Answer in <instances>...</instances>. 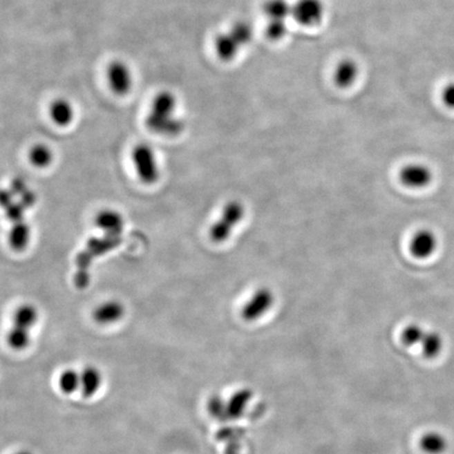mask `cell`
Wrapping results in <instances>:
<instances>
[{
    "label": "cell",
    "mask_w": 454,
    "mask_h": 454,
    "mask_svg": "<svg viewBox=\"0 0 454 454\" xmlns=\"http://www.w3.org/2000/svg\"><path fill=\"white\" fill-rule=\"evenodd\" d=\"M243 205L239 201H231L224 207L221 217L211 226L209 237L216 243H222L231 237L235 226L243 219Z\"/></svg>",
    "instance_id": "obj_1"
},
{
    "label": "cell",
    "mask_w": 454,
    "mask_h": 454,
    "mask_svg": "<svg viewBox=\"0 0 454 454\" xmlns=\"http://www.w3.org/2000/svg\"><path fill=\"white\" fill-rule=\"evenodd\" d=\"M132 159L139 178L145 185H153L159 178L154 151L149 145L139 144L132 151Z\"/></svg>",
    "instance_id": "obj_2"
},
{
    "label": "cell",
    "mask_w": 454,
    "mask_h": 454,
    "mask_svg": "<svg viewBox=\"0 0 454 454\" xmlns=\"http://www.w3.org/2000/svg\"><path fill=\"white\" fill-rule=\"evenodd\" d=\"M121 243L120 237H111L104 235L102 238H93L86 244V248L80 252L76 258L78 270L88 272V267L93 260L99 256L104 255Z\"/></svg>",
    "instance_id": "obj_3"
},
{
    "label": "cell",
    "mask_w": 454,
    "mask_h": 454,
    "mask_svg": "<svg viewBox=\"0 0 454 454\" xmlns=\"http://www.w3.org/2000/svg\"><path fill=\"white\" fill-rule=\"evenodd\" d=\"M274 303V292L267 287L256 290L241 310V316L247 322L257 321L269 312Z\"/></svg>",
    "instance_id": "obj_4"
},
{
    "label": "cell",
    "mask_w": 454,
    "mask_h": 454,
    "mask_svg": "<svg viewBox=\"0 0 454 454\" xmlns=\"http://www.w3.org/2000/svg\"><path fill=\"white\" fill-rule=\"evenodd\" d=\"M324 16V6L321 0H299L292 6V17L304 27H314Z\"/></svg>",
    "instance_id": "obj_5"
},
{
    "label": "cell",
    "mask_w": 454,
    "mask_h": 454,
    "mask_svg": "<svg viewBox=\"0 0 454 454\" xmlns=\"http://www.w3.org/2000/svg\"><path fill=\"white\" fill-rule=\"evenodd\" d=\"M399 181L409 189H424L433 181V171L429 167L419 163H411L399 171Z\"/></svg>",
    "instance_id": "obj_6"
},
{
    "label": "cell",
    "mask_w": 454,
    "mask_h": 454,
    "mask_svg": "<svg viewBox=\"0 0 454 454\" xmlns=\"http://www.w3.org/2000/svg\"><path fill=\"white\" fill-rule=\"evenodd\" d=\"M108 86L115 94L126 95L133 86V76L130 68L124 62H115L110 64L106 72Z\"/></svg>",
    "instance_id": "obj_7"
},
{
    "label": "cell",
    "mask_w": 454,
    "mask_h": 454,
    "mask_svg": "<svg viewBox=\"0 0 454 454\" xmlns=\"http://www.w3.org/2000/svg\"><path fill=\"white\" fill-rule=\"evenodd\" d=\"M437 248V238L433 231L428 229H422L415 233L409 244L411 255L421 260L431 258Z\"/></svg>",
    "instance_id": "obj_8"
},
{
    "label": "cell",
    "mask_w": 454,
    "mask_h": 454,
    "mask_svg": "<svg viewBox=\"0 0 454 454\" xmlns=\"http://www.w3.org/2000/svg\"><path fill=\"white\" fill-rule=\"evenodd\" d=\"M145 123L149 130L157 134L167 135V136L179 135L185 129L183 121L181 119L176 118L173 115V116H160V115L149 112Z\"/></svg>",
    "instance_id": "obj_9"
},
{
    "label": "cell",
    "mask_w": 454,
    "mask_h": 454,
    "mask_svg": "<svg viewBox=\"0 0 454 454\" xmlns=\"http://www.w3.org/2000/svg\"><path fill=\"white\" fill-rule=\"evenodd\" d=\"M97 227L104 231V235L120 237L124 227V220L118 211L112 209L101 211L95 219Z\"/></svg>",
    "instance_id": "obj_10"
},
{
    "label": "cell",
    "mask_w": 454,
    "mask_h": 454,
    "mask_svg": "<svg viewBox=\"0 0 454 454\" xmlns=\"http://www.w3.org/2000/svg\"><path fill=\"white\" fill-rule=\"evenodd\" d=\"M124 316V308L118 301H108L99 305L93 312L95 322L101 325L118 322Z\"/></svg>",
    "instance_id": "obj_11"
},
{
    "label": "cell",
    "mask_w": 454,
    "mask_h": 454,
    "mask_svg": "<svg viewBox=\"0 0 454 454\" xmlns=\"http://www.w3.org/2000/svg\"><path fill=\"white\" fill-rule=\"evenodd\" d=\"M102 384V375L94 366H88L80 372V390L86 397H92L98 392Z\"/></svg>",
    "instance_id": "obj_12"
},
{
    "label": "cell",
    "mask_w": 454,
    "mask_h": 454,
    "mask_svg": "<svg viewBox=\"0 0 454 454\" xmlns=\"http://www.w3.org/2000/svg\"><path fill=\"white\" fill-rule=\"evenodd\" d=\"M74 108L66 99H57L50 106V116L54 123L62 128L68 126L74 120Z\"/></svg>",
    "instance_id": "obj_13"
},
{
    "label": "cell",
    "mask_w": 454,
    "mask_h": 454,
    "mask_svg": "<svg viewBox=\"0 0 454 454\" xmlns=\"http://www.w3.org/2000/svg\"><path fill=\"white\" fill-rule=\"evenodd\" d=\"M240 46L231 33L220 34L215 40V50L220 59L229 62L239 53Z\"/></svg>",
    "instance_id": "obj_14"
},
{
    "label": "cell",
    "mask_w": 454,
    "mask_h": 454,
    "mask_svg": "<svg viewBox=\"0 0 454 454\" xmlns=\"http://www.w3.org/2000/svg\"><path fill=\"white\" fill-rule=\"evenodd\" d=\"M359 68L352 60H344L339 64L334 70V82L341 88H348L356 82Z\"/></svg>",
    "instance_id": "obj_15"
},
{
    "label": "cell",
    "mask_w": 454,
    "mask_h": 454,
    "mask_svg": "<svg viewBox=\"0 0 454 454\" xmlns=\"http://www.w3.org/2000/svg\"><path fill=\"white\" fill-rule=\"evenodd\" d=\"M31 239V229L27 222L20 221L13 224L9 234L10 245L13 249L21 252L27 247Z\"/></svg>",
    "instance_id": "obj_16"
},
{
    "label": "cell",
    "mask_w": 454,
    "mask_h": 454,
    "mask_svg": "<svg viewBox=\"0 0 454 454\" xmlns=\"http://www.w3.org/2000/svg\"><path fill=\"white\" fill-rule=\"evenodd\" d=\"M177 106L175 95L171 92H160L156 95L151 104V113L160 116H173Z\"/></svg>",
    "instance_id": "obj_17"
},
{
    "label": "cell",
    "mask_w": 454,
    "mask_h": 454,
    "mask_svg": "<svg viewBox=\"0 0 454 454\" xmlns=\"http://www.w3.org/2000/svg\"><path fill=\"white\" fill-rule=\"evenodd\" d=\"M419 446L426 453L442 454L447 449L448 442L442 433L431 431V433H425L421 437Z\"/></svg>",
    "instance_id": "obj_18"
},
{
    "label": "cell",
    "mask_w": 454,
    "mask_h": 454,
    "mask_svg": "<svg viewBox=\"0 0 454 454\" xmlns=\"http://www.w3.org/2000/svg\"><path fill=\"white\" fill-rule=\"evenodd\" d=\"M38 320V312L35 306L26 304L20 306L13 316V326L22 330H31Z\"/></svg>",
    "instance_id": "obj_19"
},
{
    "label": "cell",
    "mask_w": 454,
    "mask_h": 454,
    "mask_svg": "<svg viewBox=\"0 0 454 454\" xmlns=\"http://www.w3.org/2000/svg\"><path fill=\"white\" fill-rule=\"evenodd\" d=\"M250 399L247 390H240L226 401V417L227 419H239L245 410L246 405Z\"/></svg>",
    "instance_id": "obj_20"
},
{
    "label": "cell",
    "mask_w": 454,
    "mask_h": 454,
    "mask_svg": "<svg viewBox=\"0 0 454 454\" xmlns=\"http://www.w3.org/2000/svg\"><path fill=\"white\" fill-rule=\"evenodd\" d=\"M264 12L269 20H286L292 16V6L287 0H267Z\"/></svg>",
    "instance_id": "obj_21"
},
{
    "label": "cell",
    "mask_w": 454,
    "mask_h": 454,
    "mask_svg": "<svg viewBox=\"0 0 454 454\" xmlns=\"http://www.w3.org/2000/svg\"><path fill=\"white\" fill-rule=\"evenodd\" d=\"M422 352L427 359H435L443 350L444 341L441 334L435 332H426L421 345Z\"/></svg>",
    "instance_id": "obj_22"
},
{
    "label": "cell",
    "mask_w": 454,
    "mask_h": 454,
    "mask_svg": "<svg viewBox=\"0 0 454 454\" xmlns=\"http://www.w3.org/2000/svg\"><path fill=\"white\" fill-rule=\"evenodd\" d=\"M29 158L34 167L44 169L52 163L53 153L46 144H36L30 151Z\"/></svg>",
    "instance_id": "obj_23"
},
{
    "label": "cell",
    "mask_w": 454,
    "mask_h": 454,
    "mask_svg": "<svg viewBox=\"0 0 454 454\" xmlns=\"http://www.w3.org/2000/svg\"><path fill=\"white\" fill-rule=\"evenodd\" d=\"M59 388L66 395H72L80 389V373L75 369H66L60 375Z\"/></svg>",
    "instance_id": "obj_24"
},
{
    "label": "cell",
    "mask_w": 454,
    "mask_h": 454,
    "mask_svg": "<svg viewBox=\"0 0 454 454\" xmlns=\"http://www.w3.org/2000/svg\"><path fill=\"white\" fill-rule=\"evenodd\" d=\"M30 342H31L30 330L13 326L8 334V344L15 350H23L29 346Z\"/></svg>",
    "instance_id": "obj_25"
},
{
    "label": "cell",
    "mask_w": 454,
    "mask_h": 454,
    "mask_svg": "<svg viewBox=\"0 0 454 454\" xmlns=\"http://www.w3.org/2000/svg\"><path fill=\"white\" fill-rule=\"evenodd\" d=\"M426 330L417 324H410L404 328L401 334V342L406 346L421 345L425 336Z\"/></svg>",
    "instance_id": "obj_26"
},
{
    "label": "cell",
    "mask_w": 454,
    "mask_h": 454,
    "mask_svg": "<svg viewBox=\"0 0 454 454\" xmlns=\"http://www.w3.org/2000/svg\"><path fill=\"white\" fill-rule=\"evenodd\" d=\"M229 33L234 36V38L241 46L249 44L254 37V29H252V24L246 21L236 22Z\"/></svg>",
    "instance_id": "obj_27"
},
{
    "label": "cell",
    "mask_w": 454,
    "mask_h": 454,
    "mask_svg": "<svg viewBox=\"0 0 454 454\" xmlns=\"http://www.w3.org/2000/svg\"><path fill=\"white\" fill-rule=\"evenodd\" d=\"M207 411L215 419H224L226 417V401L219 395H213L207 401Z\"/></svg>",
    "instance_id": "obj_28"
},
{
    "label": "cell",
    "mask_w": 454,
    "mask_h": 454,
    "mask_svg": "<svg viewBox=\"0 0 454 454\" xmlns=\"http://www.w3.org/2000/svg\"><path fill=\"white\" fill-rule=\"evenodd\" d=\"M287 31L286 20H269L267 28H266V34L269 36V38L274 40L283 38L287 34Z\"/></svg>",
    "instance_id": "obj_29"
},
{
    "label": "cell",
    "mask_w": 454,
    "mask_h": 454,
    "mask_svg": "<svg viewBox=\"0 0 454 454\" xmlns=\"http://www.w3.org/2000/svg\"><path fill=\"white\" fill-rule=\"evenodd\" d=\"M27 209L26 205L19 202H12L11 205L6 209V216L11 223L23 221L24 211Z\"/></svg>",
    "instance_id": "obj_30"
},
{
    "label": "cell",
    "mask_w": 454,
    "mask_h": 454,
    "mask_svg": "<svg viewBox=\"0 0 454 454\" xmlns=\"http://www.w3.org/2000/svg\"><path fill=\"white\" fill-rule=\"evenodd\" d=\"M90 272H88L77 270V272H76V274H75V286H76L77 288H79V290H84V288L88 287V284H90Z\"/></svg>",
    "instance_id": "obj_31"
},
{
    "label": "cell",
    "mask_w": 454,
    "mask_h": 454,
    "mask_svg": "<svg viewBox=\"0 0 454 454\" xmlns=\"http://www.w3.org/2000/svg\"><path fill=\"white\" fill-rule=\"evenodd\" d=\"M443 101L448 108H454V84H450L444 90Z\"/></svg>",
    "instance_id": "obj_32"
},
{
    "label": "cell",
    "mask_w": 454,
    "mask_h": 454,
    "mask_svg": "<svg viewBox=\"0 0 454 454\" xmlns=\"http://www.w3.org/2000/svg\"><path fill=\"white\" fill-rule=\"evenodd\" d=\"M12 193H17V195L21 196L24 191H28L27 187L24 185L23 181L21 179H15L12 183Z\"/></svg>",
    "instance_id": "obj_33"
},
{
    "label": "cell",
    "mask_w": 454,
    "mask_h": 454,
    "mask_svg": "<svg viewBox=\"0 0 454 454\" xmlns=\"http://www.w3.org/2000/svg\"><path fill=\"white\" fill-rule=\"evenodd\" d=\"M12 202H13V193L12 191H3V195H1V205H3V209H7Z\"/></svg>",
    "instance_id": "obj_34"
},
{
    "label": "cell",
    "mask_w": 454,
    "mask_h": 454,
    "mask_svg": "<svg viewBox=\"0 0 454 454\" xmlns=\"http://www.w3.org/2000/svg\"><path fill=\"white\" fill-rule=\"evenodd\" d=\"M15 454H32L31 452L27 451V450H21V451L17 452Z\"/></svg>",
    "instance_id": "obj_35"
}]
</instances>
